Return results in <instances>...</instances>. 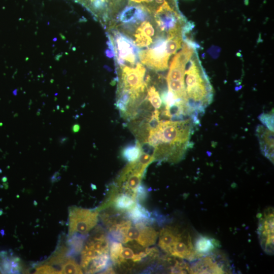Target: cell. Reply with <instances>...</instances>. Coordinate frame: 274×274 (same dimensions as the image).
<instances>
[{
	"instance_id": "obj_18",
	"label": "cell",
	"mask_w": 274,
	"mask_h": 274,
	"mask_svg": "<svg viewBox=\"0 0 274 274\" xmlns=\"http://www.w3.org/2000/svg\"><path fill=\"white\" fill-rule=\"evenodd\" d=\"M140 6H127L121 12L119 20L123 23H134L138 21V15Z\"/></svg>"
},
{
	"instance_id": "obj_14",
	"label": "cell",
	"mask_w": 274,
	"mask_h": 274,
	"mask_svg": "<svg viewBox=\"0 0 274 274\" xmlns=\"http://www.w3.org/2000/svg\"><path fill=\"white\" fill-rule=\"evenodd\" d=\"M219 242L207 235H198L193 245L196 252L200 256L209 254L219 247Z\"/></svg>"
},
{
	"instance_id": "obj_16",
	"label": "cell",
	"mask_w": 274,
	"mask_h": 274,
	"mask_svg": "<svg viewBox=\"0 0 274 274\" xmlns=\"http://www.w3.org/2000/svg\"><path fill=\"white\" fill-rule=\"evenodd\" d=\"M127 215L128 218L133 223L144 222L150 224L153 221L149 211L137 202L127 211Z\"/></svg>"
},
{
	"instance_id": "obj_24",
	"label": "cell",
	"mask_w": 274,
	"mask_h": 274,
	"mask_svg": "<svg viewBox=\"0 0 274 274\" xmlns=\"http://www.w3.org/2000/svg\"><path fill=\"white\" fill-rule=\"evenodd\" d=\"M261 122L270 130L273 131V113H263L259 116Z\"/></svg>"
},
{
	"instance_id": "obj_4",
	"label": "cell",
	"mask_w": 274,
	"mask_h": 274,
	"mask_svg": "<svg viewBox=\"0 0 274 274\" xmlns=\"http://www.w3.org/2000/svg\"><path fill=\"white\" fill-rule=\"evenodd\" d=\"M158 246L167 254L189 261L201 257L195 251L189 233L176 226H166L160 231Z\"/></svg>"
},
{
	"instance_id": "obj_28",
	"label": "cell",
	"mask_w": 274,
	"mask_h": 274,
	"mask_svg": "<svg viewBox=\"0 0 274 274\" xmlns=\"http://www.w3.org/2000/svg\"><path fill=\"white\" fill-rule=\"evenodd\" d=\"M67 140V138H62L61 139H60L59 140V142L61 143V144H64Z\"/></svg>"
},
{
	"instance_id": "obj_22",
	"label": "cell",
	"mask_w": 274,
	"mask_h": 274,
	"mask_svg": "<svg viewBox=\"0 0 274 274\" xmlns=\"http://www.w3.org/2000/svg\"><path fill=\"white\" fill-rule=\"evenodd\" d=\"M147 98L155 109H160L162 105V100L154 86H150L148 89Z\"/></svg>"
},
{
	"instance_id": "obj_25",
	"label": "cell",
	"mask_w": 274,
	"mask_h": 274,
	"mask_svg": "<svg viewBox=\"0 0 274 274\" xmlns=\"http://www.w3.org/2000/svg\"><path fill=\"white\" fill-rule=\"evenodd\" d=\"M143 34L150 37H153L154 35V29L151 24L146 21H143L140 26L136 29Z\"/></svg>"
},
{
	"instance_id": "obj_17",
	"label": "cell",
	"mask_w": 274,
	"mask_h": 274,
	"mask_svg": "<svg viewBox=\"0 0 274 274\" xmlns=\"http://www.w3.org/2000/svg\"><path fill=\"white\" fill-rule=\"evenodd\" d=\"M18 260L7 256L2 253L0 255V271L5 273H14L19 271Z\"/></svg>"
},
{
	"instance_id": "obj_1",
	"label": "cell",
	"mask_w": 274,
	"mask_h": 274,
	"mask_svg": "<svg viewBox=\"0 0 274 274\" xmlns=\"http://www.w3.org/2000/svg\"><path fill=\"white\" fill-rule=\"evenodd\" d=\"M150 130L156 138L155 160L176 162L182 159L191 136L190 120L160 121L156 128Z\"/></svg>"
},
{
	"instance_id": "obj_15",
	"label": "cell",
	"mask_w": 274,
	"mask_h": 274,
	"mask_svg": "<svg viewBox=\"0 0 274 274\" xmlns=\"http://www.w3.org/2000/svg\"><path fill=\"white\" fill-rule=\"evenodd\" d=\"M136 201L130 196L121 192L113 191L110 199L106 204H112L119 211H127L130 209Z\"/></svg>"
},
{
	"instance_id": "obj_11",
	"label": "cell",
	"mask_w": 274,
	"mask_h": 274,
	"mask_svg": "<svg viewBox=\"0 0 274 274\" xmlns=\"http://www.w3.org/2000/svg\"><path fill=\"white\" fill-rule=\"evenodd\" d=\"M155 21L161 31L167 33V37L180 34L179 17L164 2L156 11Z\"/></svg>"
},
{
	"instance_id": "obj_29",
	"label": "cell",
	"mask_w": 274,
	"mask_h": 274,
	"mask_svg": "<svg viewBox=\"0 0 274 274\" xmlns=\"http://www.w3.org/2000/svg\"><path fill=\"white\" fill-rule=\"evenodd\" d=\"M155 2L156 3L160 4H163L165 2V0H155Z\"/></svg>"
},
{
	"instance_id": "obj_21",
	"label": "cell",
	"mask_w": 274,
	"mask_h": 274,
	"mask_svg": "<svg viewBox=\"0 0 274 274\" xmlns=\"http://www.w3.org/2000/svg\"><path fill=\"white\" fill-rule=\"evenodd\" d=\"M182 38L180 35L173 37L167 38L166 42V50L167 53L170 56L174 54L181 47Z\"/></svg>"
},
{
	"instance_id": "obj_13",
	"label": "cell",
	"mask_w": 274,
	"mask_h": 274,
	"mask_svg": "<svg viewBox=\"0 0 274 274\" xmlns=\"http://www.w3.org/2000/svg\"><path fill=\"white\" fill-rule=\"evenodd\" d=\"M256 134L262 153L273 163V131L262 125H258Z\"/></svg>"
},
{
	"instance_id": "obj_2",
	"label": "cell",
	"mask_w": 274,
	"mask_h": 274,
	"mask_svg": "<svg viewBox=\"0 0 274 274\" xmlns=\"http://www.w3.org/2000/svg\"><path fill=\"white\" fill-rule=\"evenodd\" d=\"M190 64L185 70L186 76L185 104L192 113L202 112L212 100V87L206 75L194 59L189 60Z\"/></svg>"
},
{
	"instance_id": "obj_10",
	"label": "cell",
	"mask_w": 274,
	"mask_h": 274,
	"mask_svg": "<svg viewBox=\"0 0 274 274\" xmlns=\"http://www.w3.org/2000/svg\"><path fill=\"white\" fill-rule=\"evenodd\" d=\"M122 67V87L139 95L144 91L147 86L144 80L146 68L144 65L137 63L135 67L126 65Z\"/></svg>"
},
{
	"instance_id": "obj_8",
	"label": "cell",
	"mask_w": 274,
	"mask_h": 274,
	"mask_svg": "<svg viewBox=\"0 0 274 274\" xmlns=\"http://www.w3.org/2000/svg\"><path fill=\"white\" fill-rule=\"evenodd\" d=\"M257 234L261 247L267 254H273V209L269 207L258 215Z\"/></svg>"
},
{
	"instance_id": "obj_3",
	"label": "cell",
	"mask_w": 274,
	"mask_h": 274,
	"mask_svg": "<svg viewBox=\"0 0 274 274\" xmlns=\"http://www.w3.org/2000/svg\"><path fill=\"white\" fill-rule=\"evenodd\" d=\"M109 248V242L106 233L101 228L95 229L81 251L82 270L87 273H94L106 269L110 260Z\"/></svg>"
},
{
	"instance_id": "obj_26",
	"label": "cell",
	"mask_w": 274,
	"mask_h": 274,
	"mask_svg": "<svg viewBox=\"0 0 274 274\" xmlns=\"http://www.w3.org/2000/svg\"><path fill=\"white\" fill-rule=\"evenodd\" d=\"M35 273H60V271L49 264L39 266L36 269Z\"/></svg>"
},
{
	"instance_id": "obj_20",
	"label": "cell",
	"mask_w": 274,
	"mask_h": 274,
	"mask_svg": "<svg viewBox=\"0 0 274 274\" xmlns=\"http://www.w3.org/2000/svg\"><path fill=\"white\" fill-rule=\"evenodd\" d=\"M60 273H83L81 267L69 256L60 266Z\"/></svg>"
},
{
	"instance_id": "obj_5",
	"label": "cell",
	"mask_w": 274,
	"mask_h": 274,
	"mask_svg": "<svg viewBox=\"0 0 274 274\" xmlns=\"http://www.w3.org/2000/svg\"><path fill=\"white\" fill-rule=\"evenodd\" d=\"M98 211L80 207H72L69 210L68 233L86 235L97 224Z\"/></svg>"
},
{
	"instance_id": "obj_27",
	"label": "cell",
	"mask_w": 274,
	"mask_h": 274,
	"mask_svg": "<svg viewBox=\"0 0 274 274\" xmlns=\"http://www.w3.org/2000/svg\"><path fill=\"white\" fill-rule=\"evenodd\" d=\"M80 129V126L78 124H75L72 127V130L74 132H78Z\"/></svg>"
},
{
	"instance_id": "obj_30",
	"label": "cell",
	"mask_w": 274,
	"mask_h": 274,
	"mask_svg": "<svg viewBox=\"0 0 274 274\" xmlns=\"http://www.w3.org/2000/svg\"><path fill=\"white\" fill-rule=\"evenodd\" d=\"M130 1L133 2L138 3H140L142 2H144V0H130Z\"/></svg>"
},
{
	"instance_id": "obj_23",
	"label": "cell",
	"mask_w": 274,
	"mask_h": 274,
	"mask_svg": "<svg viewBox=\"0 0 274 274\" xmlns=\"http://www.w3.org/2000/svg\"><path fill=\"white\" fill-rule=\"evenodd\" d=\"M135 38L134 44L138 47H148L152 42V38L148 37L138 30H136L134 34Z\"/></svg>"
},
{
	"instance_id": "obj_31",
	"label": "cell",
	"mask_w": 274,
	"mask_h": 274,
	"mask_svg": "<svg viewBox=\"0 0 274 274\" xmlns=\"http://www.w3.org/2000/svg\"><path fill=\"white\" fill-rule=\"evenodd\" d=\"M153 0H144V2H152Z\"/></svg>"
},
{
	"instance_id": "obj_6",
	"label": "cell",
	"mask_w": 274,
	"mask_h": 274,
	"mask_svg": "<svg viewBox=\"0 0 274 274\" xmlns=\"http://www.w3.org/2000/svg\"><path fill=\"white\" fill-rule=\"evenodd\" d=\"M110 259L116 265L129 263H139L147 256L155 258L159 255V251L156 248H146L144 251L135 253L132 248L124 246L123 244L117 241H113L109 248Z\"/></svg>"
},
{
	"instance_id": "obj_9",
	"label": "cell",
	"mask_w": 274,
	"mask_h": 274,
	"mask_svg": "<svg viewBox=\"0 0 274 274\" xmlns=\"http://www.w3.org/2000/svg\"><path fill=\"white\" fill-rule=\"evenodd\" d=\"M166 40L155 47L139 51L138 56L141 62L155 71L167 69L170 55L166 50Z\"/></svg>"
},
{
	"instance_id": "obj_7",
	"label": "cell",
	"mask_w": 274,
	"mask_h": 274,
	"mask_svg": "<svg viewBox=\"0 0 274 274\" xmlns=\"http://www.w3.org/2000/svg\"><path fill=\"white\" fill-rule=\"evenodd\" d=\"M214 251L196 259L190 266L191 273H231V267L226 257Z\"/></svg>"
},
{
	"instance_id": "obj_19",
	"label": "cell",
	"mask_w": 274,
	"mask_h": 274,
	"mask_svg": "<svg viewBox=\"0 0 274 274\" xmlns=\"http://www.w3.org/2000/svg\"><path fill=\"white\" fill-rule=\"evenodd\" d=\"M142 153L141 144L137 142L135 145L125 147L122 151L123 157L129 162L136 160Z\"/></svg>"
},
{
	"instance_id": "obj_12",
	"label": "cell",
	"mask_w": 274,
	"mask_h": 274,
	"mask_svg": "<svg viewBox=\"0 0 274 274\" xmlns=\"http://www.w3.org/2000/svg\"><path fill=\"white\" fill-rule=\"evenodd\" d=\"M114 48L117 58L129 62L134 65L136 61L139 50L134 43L131 39L119 32L114 31Z\"/></svg>"
}]
</instances>
